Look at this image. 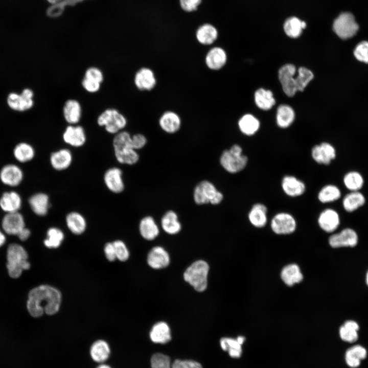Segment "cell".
Returning <instances> with one entry per match:
<instances>
[{"label":"cell","instance_id":"6da1fadb","mask_svg":"<svg viewBox=\"0 0 368 368\" xmlns=\"http://www.w3.org/2000/svg\"><path fill=\"white\" fill-rule=\"evenodd\" d=\"M61 294L57 288L41 285L31 289L28 294L27 308L34 317H39L44 313L54 315L59 310Z\"/></svg>","mask_w":368,"mask_h":368},{"label":"cell","instance_id":"7a4b0ae2","mask_svg":"<svg viewBox=\"0 0 368 368\" xmlns=\"http://www.w3.org/2000/svg\"><path fill=\"white\" fill-rule=\"evenodd\" d=\"M28 259V253L22 246L16 243L9 245L7 250L6 267L11 278H18L24 270L30 268L31 265Z\"/></svg>","mask_w":368,"mask_h":368},{"label":"cell","instance_id":"3957f363","mask_svg":"<svg viewBox=\"0 0 368 368\" xmlns=\"http://www.w3.org/2000/svg\"><path fill=\"white\" fill-rule=\"evenodd\" d=\"M131 136L126 133L116 135L113 140V147L117 160L121 164L132 165L139 159L136 150L131 145Z\"/></svg>","mask_w":368,"mask_h":368},{"label":"cell","instance_id":"277c9868","mask_svg":"<svg viewBox=\"0 0 368 368\" xmlns=\"http://www.w3.org/2000/svg\"><path fill=\"white\" fill-rule=\"evenodd\" d=\"M209 270L208 264L203 260L193 262L185 270L183 278L195 290L204 291L208 285V275Z\"/></svg>","mask_w":368,"mask_h":368},{"label":"cell","instance_id":"5b68a950","mask_svg":"<svg viewBox=\"0 0 368 368\" xmlns=\"http://www.w3.org/2000/svg\"><path fill=\"white\" fill-rule=\"evenodd\" d=\"M248 163V157L242 153V147L233 145L229 149L225 150L221 154L220 163L227 172L234 174L243 170Z\"/></svg>","mask_w":368,"mask_h":368},{"label":"cell","instance_id":"8992f818","mask_svg":"<svg viewBox=\"0 0 368 368\" xmlns=\"http://www.w3.org/2000/svg\"><path fill=\"white\" fill-rule=\"evenodd\" d=\"M193 198L195 203L199 205L209 203L216 205L222 201L223 195L213 183L208 180H202L195 187Z\"/></svg>","mask_w":368,"mask_h":368},{"label":"cell","instance_id":"52a82bcc","mask_svg":"<svg viewBox=\"0 0 368 368\" xmlns=\"http://www.w3.org/2000/svg\"><path fill=\"white\" fill-rule=\"evenodd\" d=\"M98 124L104 127L106 131L111 134L120 132L127 125L125 117L114 108H108L98 117Z\"/></svg>","mask_w":368,"mask_h":368},{"label":"cell","instance_id":"ba28073f","mask_svg":"<svg viewBox=\"0 0 368 368\" xmlns=\"http://www.w3.org/2000/svg\"><path fill=\"white\" fill-rule=\"evenodd\" d=\"M333 29L339 38L347 39L357 34L359 25L353 14L345 12L340 14L334 20Z\"/></svg>","mask_w":368,"mask_h":368},{"label":"cell","instance_id":"9c48e42d","mask_svg":"<svg viewBox=\"0 0 368 368\" xmlns=\"http://www.w3.org/2000/svg\"><path fill=\"white\" fill-rule=\"evenodd\" d=\"M34 92L30 88H24L21 93L11 92L7 97L8 107L13 110L24 112L31 109L34 105Z\"/></svg>","mask_w":368,"mask_h":368},{"label":"cell","instance_id":"30bf717a","mask_svg":"<svg viewBox=\"0 0 368 368\" xmlns=\"http://www.w3.org/2000/svg\"><path fill=\"white\" fill-rule=\"evenodd\" d=\"M270 227L273 233L277 235H288L295 231L296 222L291 214L287 212H280L272 218Z\"/></svg>","mask_w":368,"mask_h":368},{"label":"cell","instance_id":"8fae6325","mask_svg":"<svg viewBox=\"0 0 368 368\" xmlns=\"http://www.w3.org/2000/svg\"><path fill=\"white\" fill-rule=\"evenodd\" d=\"M295 73V66L292 64H285L279 70V79L283 90L289 97L293 96L297 91L294 78Z\"/></svg>","mask_w":368,"mask_h":368},{"label":"cell","instance_id":"7c38bea8","mask_svg":"<svg viewBox=\"0 0 368 368\" xmlns=\"http://www.w3.org/2000/svg\"><path fill=\"white\" fill-rule=\"evenodd\" d=\"M134 82L138 89L150 91L155 87L157 81L153 71L148 67H144L136 72Z\"/></svg>","mask_w":368,"mask_h":368},{"label":"cell","instance_id":"4fadbf2b","mask_svg":"<svg viewBox=\"0 0 368 368\" xmlns=\"http://www.w3.org/2000/svg\"><path fill=\"white\" fill-rule=\"evenodd\" d=\"M311 156L317 163L328 165L335 158L336 151L330 144L323 142L312 147Z\"/></svg>","mask_w":368,"mask_h":368},{"label":"cell","instance_id":"5bb4252c","mask_svg":"<svg viewBox=\"0 0 368 368\" xmlns=\"http://www.w3.org/2000/svg\"><path fill=\"white\" fill-rule=\"evenodd\" d=\"M357 241L356 232L350 228H346L340 233L333 234L329 239V244L334 248L353 247L357 244Z\"/></svg>","mask_w":368,"mask_h":368},{"label":"cell","instance_id":"9a60e30c","mask_svg":"<svg viewBox=\"0 0 368 368\" xmlns=\"http://www.w3.org/2000/svg\"><path fill=\"white\" fill-rule=\"evenodd\" d=\"M2 227L7 234L17 236L25 227L23 216L17 212L8 213L3 219Z\"/></svg>","mask_w":368,"mask_h":368},{"label":"cell","instance_id":"2e32d148","mask_svg":"<svg viewBox=\"0 0 368 368\" xmlns=\"http://www.w3.org/2000/svg\"><path fill=\"white\" fill-rule=\"evenodd\" d=\"M63 140L65 143L75 147L83 146L86 142V134L83 128L79 125H70L64 130Z\"/></svg>","mask_w":368,"mask_h":368},{"label":"cell","instance_id":"e0dca14e","mask_svg":"<svg viewBox=\"0 0 368 368\" xmlns=\"http://www.w3.org/2000/svg\"><path fill=\"white\" fill-rule=\"evenodd\" d=\"M227 55L223 49L215 47L211 49L205 57V63L213 71L221 70L226 64Z\"/></svg>","mask_w":368,"mask_h":368},{"label":"cell","instance_id":"ac0fdd59","mask_svg":"<svg viewBox=\"0 0 368 368\" xmlns=\"http://www.w3.org/2000/svg\"><path fill=\"white\" fill-rule=\"evenodd\" d=\"M281 186L285 194L292 197L302 195L306 189L303 181L294 176L288 175L283 177Z\"/></svg>","mask_w":368,"mask_h":368},{"label":"cell","instance_id":"d6986e66","mask_svg":"<svg viewBox=\"0 0 368 368\" xmlns=\"http://www.w3.org/2000/svg\"><path fill=\"white\" fill-rule=\"evenodd\" d=\"M104 181L107 188L113 193H120L124 189L122 171L117 167L110 168L105 172Z\"/></svg>","mask_w":368,"mask_h":368},{"label":"cell","instance_id":"ffe728a7","mask_svg":"<svg viewBox=\"0 0 368 368\" xmlns=\"http://www.w3.org/2000/svg\"><path fill=\"white\" fill-rule=\"evenodd\" d=\"M317 221L319 227L327 233L334 232L340 223L338 213L331 209H327L322 211L318 216Z\"/></svg>","mask_w":368,"mask_h":368},{"label":"cell","instance_id":"44dd1931","mask_svg":"<svg viewBox=\"0 0 368 368\" xmlns=\"http://www.w3.org/2000/svg\"><path fill=\"white\" fill-rule=\"evenodd\" d=\"M158 123L164 131L173 134L180 129L181 121L179 116L175 112L167 111L160 117Z\"/></svg>","mask_w":368,"mask_h":368},{"label":"cell","instance_id":"7402d4cb","mask_svg":"<svg viewBox=\"0 0 368 368\" xmlns=\"http://www.w3.org/2000/svg\"><path fill=\"white\" fill-rule=\"evenodd\" d=\"M148 265L154 269H161L167 267L170 262V257L166 250L160 246H155L149 252L147 256Z\"/></svg>","mask_w":368,"mask_h":368},{"label":"cell","instance_id":"603a6c76","mask_svg":"<svg viewBox=\"0 0 368 368\" xmlns=\"http://www.w3.org/2000/svg\"><path fill=\"white\" fill-rule=\"evenodd\" d=\"M280 275L282 281L288 286L298 284L303 279V274L299 266L295 263L285 266L281 270Z\"/></svg>","mask_w":368,"mask_h":368},{"label":"cell","instance_id":"cb8c5ba5","mask_svg":"<svg viewBox=\"0 0 368 368\" xmlns=\"http://www.w3.org/2000/svg\"><path fill=\"white\" fill-rule=\"evenodd\" d=\"M149 336L151 340L154 343H167L171 340L170 327L165 322H158L152 327Z\"/></svg>","mask_w":368,"mask_h":368},{"label":"cell","instance_id":"d4e9b609","mask_svg":"<svg viewBox=\"0 0 368 368\" xmlns=\"http://www.w3.org/2000/svg\"><path fill=\"white\" fill-rule=\"evenodd\" d=\"M267 208L261 203L254 204L248 214L250 223L257 228L265 226L267 222Z\"/></svg>","mask_w":368,"mask_h":368},{"label":"cell","instance_id":"484cf974","mask_svg":"<svg viewBox=\"0 0 368 368\" xmlns=\"http://www.w3.org/2000/svg\"><path fill=\"white\" fill-rule=\"evenodd\" d=\"M63 117L71 125L78 123L81 117L82 108L80 103L75 99L67 100L63 108Z\"/></svg>","mask_w":368,"mask_h":368},{"label":"cell","instance_id":"4316f807","mask_svg":"<svg viewBox=\"0 0 368 368\" xmlns=\"http://www.w3.org/2000/svg\"><path fill=\"white\" fill-rule=\"evenodd\" d=\"M91 359L99 363H104L109 357L111 350L108 343L102 339L95 341L90 348Z\"/></svg>","mask_w":368,"mask_h":368},{"label":"cell","instance_id":"83f0119b","mask_svg":"<svg viewBox=\"0 0 368 368\" xmlns=\"http://www.w3.org/2000/svg\"><path fill=\"white\" fill-rule=\"evenodd\" d=\"M22 176L21 170L14 165L5 166L0 173V178L2 182L10 186L19 185L22 179Z\"/></svg>","mask_w":368,"mask_h":368},{"label":"cell","instance_id":"f1b7e54d","mask_svg":"<svg viewBox=\"0 0 368 368\" xmlns=\"http://www.w3.org/2000/svg\"><path fill=\"white\" fill-rule=\"evenodd\" d=\"M72 158V154L70 150L62 149L52 153L50 156V163L54 169L58 171H62L70 167Z\"/></svg>","mask_w":368,"mask_h":368},{"label":"cell","instance_id":"f546056e","mask_svg":"<svg viewBox=\"0 0 368 368\" xmlns=\"http://www.w3.org/2000/svg\"><path fill=\"white\" fill-rule=\"evenodd\" d=\"M367 355L366 349L361 346L355 345L348 349L345 354V360L348 366L352 368L358 367L361 360Z\"/></svg>","mask_w":368,"mask_h":368},{"label":"cell","instance_id":"4dcf8cb0","mask_svg":"<svg viewBox=\"0 0 368 368\" xmlns=\"http://www.w3.org/2000/svg\"><path fill=\"white\" fill-rule=\"evenodd\" d=\"M29 202L32 211L38 216H44L49 208V198L44 193H39L32 196Z\"/></svg>","mask_w":368,"mask_h":368},{"label":"cell","instance_id":"1f68e13d","mask_svg":"<svg viewBox=\"0 0 368 368\" xmlns=\"http://www.w3.org/2000/svg\"><path fill=\"white\" fill-rule=\"evenodd\" d=\"M196 37L200 44L205 45H210L217 39L218 31L213 26L210 24H204L197 30Z\"/></svg>","mask_w":368,"mask_h":368},{"label":"cell","instance_id":"d6a6232c","mask_svg":"<svg viewBox=\"0 0 368 368\" xmlns=\"http://www.w3.org/2000/svg\"><path fill=\"white\" fill-rule=\"evenodd\" d=\"M139 230L142 237L147 240L154 239L159 234L158 227L151 216H146L141 220Z\"/></svg>","mask_w":368,"mask_h":368},{"label":"cell","instance_id":"836d02e7","mask_svg":"<svg viewBox=\"0 0 368 368\" xmlns=\"http://www.w3.org/2000/svg\"><path fill=\"white\" fill-rule=\"evenodd\" d=\"M21 200L19 195L15 192L4 193L0 199V206L6 212H17L21 206Z\"/></svg>","mask_w":368,"mask_h":368},{"label":"cell","instance_id":"e575fe53","mask_svg":"<svg viewBox=\"0 0 368 368\" xmlns=\"http://www.w3.org/2000/svg\"><path fill=\"white\" fill-rule=\"evenodd\" d=\"M66 223L70 231L74 234H82L86 228V222L84 217L79 213L72 212L66 217Z\"/></svg>","mask_w":368,"mask_h":368},{"label":"cell","instance_id":"d590c367","mask_svg":"<svg viewBox=\"0 0 368 368\" xmlns=\"http://www.w3.org/2000/svg\"><path fill=\"white\" fill-rule=\"evenodd\" d=\"M161 225L166 233L171 235L177 234L181 228L177 215L173 211H169L164 215L161 219Z\"/></svg>","mask_w":368,"mask_h":368},{"label":"cell","instance_id":"8d00e7d4","mask_svg":"<svg viewBox=\"0 0 368 368\" xmlns=\"http://www.w3.org/2000/svg\"><path fill=\"white\" fill-rule=\"evenodd\" d=\"M295 113L292 107L282 104L279 106L277 112V123L281 128H287L293 122Z\"/></svg>","mask_w":368,"mask_h":368},{"label":"cell","instance_id":"74e56055","mask_svg":"<svg viewBox=\"0 0 368 368\" xmlns=\"http://www.w3.org/2000/svg\"><path fill=\"white\" fill-rule=\"evenodd\" d=\"M255 101L257 106L264 110L271 108L275 103L272 93L262 88L255 92Z\"/></svg>","mask_w":368,"mask_h":368},{"label":"cell","instance_id":"f35d334b","mask_svg":"<svg viewBox=\"0 0 368 368\" xmlns=\"http://www.w3.org/2000/svg\"><path fill=\"white\" fill-rule=\"evenodd\" d=\"M239 128L244 134L252 135L255 134L259 129V120L250 114L244 115L238 122Z\"/></svg>","mask_w":368,"mask_h":368},{"label":"cell","instance_id":"ab89813d","mask_svg":"<svg viewBox=\"0 0 368 368\" xmlns=\"http://www.w3.org/2000/svg\"><path fill=\"white\" fill-rule=\"evenodd\" d=\"M359 330L358 324L353 320H348L344 323L339 329L341 339L349 343L356 341L358 338L357 331Z\"/></svg>","mask_w":368,"mask_h":368},{"label":"cell","instance_id":"60d3db41","mask_svg":"<svg viewBox=\"0 0 368 368\" xmlns=\"http://www.w3.org/2000/svg\"><path fill=\"white\" fill-rule=\"evenodd\" d=\"M221 349L227 352L230 357L238 358L241 357L242 353V344L239 343L237 339L230 337H223L220 340Z\"/></svg>","mask_w":368,"mask_h":368},{"label":"cell","instance_id":"b9f144b4","mask_svg":"<svg viewBox=\"0 0 368 368\" xmlns=\"http://www.w3.org/2000/svg\"><path fill=\"white\" fill-rule=\"evenodd\" d=\"M306 27L304 21L295 17H292L287 19L284 25L285 33L290 37L296 38L300 36L303 29Z\"/></svg>","mask_w":368,"mask_h":368},{"label":"cell","instance_id":"7bdbcfd3","mask_svg":"<svg viewBox=\"0 0 368 368\" xmlns=\"http://www.w3.org/2000/svg\"><path fill=\"white\" fill-rule=\"evenodd\" d=\"M365 202L364 196L358 191H353L345 196L343 206L348 212H352L363 205Z\"/></svg>","mask_w":368,"mask_h":368},{"label":"cell","instance_id":"ee69618b","mask_svg":"<svg viewBox=\"0 0 368 368\" xmlns=\"http://www.w3.org/2000/svg\"><path fill=\"white\" fill-rule=\"evenodd\" d=\"M64 238V234L61 229L57 227H51L47 231L44 244L49 248H56L61 245Z\"/></svg>","mask_w":368,"mask_h":368},{"label":"cell","instance_id":"f6af8a7d","mask_svg":"<svg viewBox=\"0 0 368 368\" xmlns=\"http://www.w3.org/2000/svg\"><path fill=\"white\" fill-rule=\"evenodd\" d=\"M340 196V191L337 187L328 185L321 189L318 193L317 197L321 202L327 203L338 199Z\"/></svg>","mask_w":368,"mask_h":368},{"label":"cell","instance_id":"bcb514c9","mask_svg":"<svg viewBox=\"0 0 368 368\" xmlns=\"http://www.w3.org/2000/svg\"><path fill=\"white\" fill-rule=\"evenodd\" d=\"M86 0H65L60 3L51 5L46 11L48 16L51 18H57L60 16L67 7L75 6Z\"/></svg>","mask_w":368,"mask_h":368},{"label":"cell","instance_id":"7dc6e473","mask_svg":"<svg viewBox=\"0 0 368 368\" xmlns=\"http://www.w3.org/2000/svg\"><path fill=\"white\" fill-rule=\"evenodd\" d=\"M15 157L20 162L25 163L31 160L34 156L33 148L29 144L21 143L14 149Z\"/></svg>","mask_w":368,"mask_h":368},{"label":"cell","instance_id":"c3c4849f","mask_svg":"<svg viewBox=\"0 0 368 368\" xmlns=\"http://www.w3.org/2000/svg\"><path fill=\"white\" fill-rule=\"evenodd\" d=\"M313 77V74L310 70L305 67H300L298 70L297 76L295 78L297 90L303 91Z\"/></svg>","mask_w":368,"mask_h":368},{"label":"cell","instance_id":"681fc988","mask_svg":"<svg viewBox=\"0 0 368 368\" xmlns=\"http://www.w3.org/2000/svg\"><path fill=\"white\" fill-rule=\"evenodd\" d=\"M343 181L346 187L352 191H357L363 185L362 177L357 172L347 173L344 177Z\"/></svg>","mask_w":368,"mask_h":368},{"label":"cell","instance_id":"f907efd6","mask_svg":"<svg viewBox=\"0 0 368 368\" xmlns=\"http://www.w3.org/2000/svg\"><path fill=\"white\" fill-rule=\"evenodd\" d=\"M151 368H172L170 358L160 353L153 354L150 359Z\"/></svg>","mask_w":368,"mask_h":368},{"label":"cell","instance_id":"816d5d0a","mask_svg":"<svg viewBox=\"0 0 368 368\" xmlns=\"http://www.w3.org/2000/svg\"><path fill=\"white\" fill-rule=\"evenodd\" d=\"M354 55L358 60L368 63V41H362L357 44Z\"/></svg>","mask_w":368,"mask_h":368},{"label":"cell","instance_id":"f5cc1de1","mask_svg":"<svg viewBox=\"0 0 368 368\" xmlns=\"http://www.w3.org/2000/svg\"><path fill=\"white\" fill-rule=\"evenodd\" d=\"M112 243L117 259L122 262L126 261L129 257V252L124 242L121 240H116Z\"/></svg>","mask_w":368,"mask_h":368},{"label":"cell","instance_id":"db71d44e","mask_svg":"<svg viewBox=\"0 0 368 368\" xmlns=\"http://www.w3.org/2000/svg\"><path fill=\"white\" fill-rule=\"evenodd\" d=\"M172 368H202V366L193 360L176 359L172 363Z\"/></svg>","mask_w":368,"mask_h":368},{"label":"cell","instance_id":"11a10c76","mask_svg":"<svg viewBox=\"0 0 368 368\" xmlns=\"http://www.w3.org/2000/svg\"><path fill=\"white\" fill-rule=\"evenodd\" d=\"M84 78L97 81L100 83L103 82L104 79L102 72L96 67H90L87 68L85 71Z\"/></svg>","mask_w":368,"mask_h":368},{"label":"cell","instance_id":"9f6ffc18","mask_svg":"<svg viewBox=\"0 0 368 368\" xmlns=\"http://www.w3.org/2000/svg\"><path fill=\"white\" fill-rule=\"evenodd\" d=\"M147 143V139L142 134L138 133L131 136V145L135 150L143 148Z\"/></svg>","mask_w":368,"mask_h":368},{"label":"cell","instance_id":"6f0895ef","mask_svg":"<svg viewBox=\"0 0 368 368\" xmlns=\"http://www.w3.org/2000/svg\"><path fill=\"white\" fill-rule=\"evenodd\" d=\"M82 85L87 92L95 93L100 89L101 83L84 77L82 81Z\"/></svg>","mask_w":368,"mask_h":368},{"label":"cell","instance_id":"680465c9","mask_svg":"<svg viewBox=\"0 0 368 368\" xmlns=\"http://www.w3.org/2000/svg\"><path fill=\"white\" fill-rule=\"evenodd\" d=\"M183 10L187 12L195 10L200 4L201 0H179Z\"/></svg>","mask_w":368,"mask_h":368},{"label":"cell","instance_id":"91938a15","mask_svg":"<svg viewBox=\"0 0 368 368\" xmlns=\"http://www.w3.org/2000/svg\"><path fill=\"white\" fill-rule=\"evenodd\" d=\"M104 250L106 258L109 261L112 262L117 259L112 242L106 243L104 246Z\"/></svg>","mask_w":368,"mask_h":368},{"label":"cell","instance_id":"94428289","mask_svg":"<svg viewBox=\"0 0 368 368\" xmlns=\"http://www.w3.org/2000/svg\"><path fill=\"white\" fill-rule=\"evenodd\" d=\"M31 235L30 231L25 227L18 235V238L21 241L27 240Z\"/></svg>","mask_w":368,"mask_h":368},{"label":"cell","instance_id":"6125c7cd","mask_svg":"<svg viewBox=\"0 0 368 368\" xmlns=\"http://www.w3.org/2000/svg\"><path fill=\"white\" fill-rule=\"evenodd\" d=\"M6 242V237L4 234L0 231V247L4 245Z\"/></svg>","mask_w":368,"mask_h":368},{"label":"cell","instance_id":"be15d7a7","mask_svg":"<svg viewBox=\"0 0 368 368\" xmlns=\"http://www.w3.org/2000/svg\"><path fill=\"white\" fill-rule=\"evenodd\" d=\"M236 339L241 344H242L245 340V338L243 336H239Z\"/></svg>","mask_w":368,"mask_h":368},{"label":"cell","instance_id":"e7e4bbea","mask_svg":"<svg viewBox=\"0 0 368 368\" xmlns=\"http://www.w3.org/2000/svg\"><path fill=\"white\" fill-rule=\"evenodd\" d=\"M51 5H55L60 3L65 0H47Z\"/></svg>","mask_w":368,"mask_h":368},{"label":"cell","instance_id":"03108f58","mask_svg":"<svg viewBox=\"0 0 368 368\" xmlns=\"http://www.w3.org/2000/svg\"><path fill=\"white\" fill-rule=\"evenodd\" d=\"M96 368H111V367L108 364L103 363H100Z\"/></svg>","mask_w":368,"mask_h":368},{"label":"cell","instance_id":"003e7915","mask_svg":"<svg viewBox=\"0 0 368 368\" xmlns=\"http://www.w3.org/2000/svg\"><path fill=\"white\" fill-rule=\"evenodd\" d=\"M366 283H367V285H368V272H367V274H366Z\"/></svg>","mask_w":368,"mask_h":368}]
</instances>
